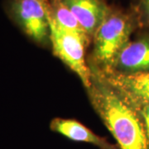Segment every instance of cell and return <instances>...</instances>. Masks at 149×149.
Masks as SVG:
<instances>
[{"label": "cell", "instance_id": "1", "mask_svg": "<svg viewBox=\"0 0 149 149\" xmlns=\"http://www.w3.org/2000/svg\"><path fill=\"white\" fill-rule=\"evenodd\" d=\"M91 85L87 89L92 105L120 149H149V139L139 113L103 80L90 65Z\"/></svg>", "mask_w": 149, "mask_h": 149}, {"label": "cell", "instance_id": "2", "mask_svg": "<svg viewBox=\"0 0 149 149\" xmlns=\"http://www.w3.org/2000/svg\"><path fill=\"white\" fill-rule=\"evenodd\" d=\"M138 17L113 12L106 17L94 36L93 62L100 69H110L137 25Z\"/></svg>", "mask_w": 149, "mask_h": 149}, {"label": "cell", "instance_id": "3", "mask_svg": "<svg viewBox=\"0 0 149 149\" xmlns=\"http://www.w3.org/2000/svg\"><path fill=\"white\" fill-rule=\"evenodd\" d=\"M6 11L34 42L42 46L50 42L47 0H8Z\"/></svg>", "mask_w": 149, "mask_h": 149}, {"label": "cell", "instance_id": "4", "mask_svg": "<svg viewBox=\"0 0 149 149\" xmlns=\"http://www.w3.org/2000/svg\"><path fill=\"white\" fill-rule=\"evenodd\" d=\"M48 19L53 53L79 76L88 89L91 85V70L85 62V48L90 42L76 34L60 28L49 17Z\"/></svg>", "mask_w": 149, "mask_h": 149}, {"label": "cell", "instance_id": "5", "mask_svg": "<svg viewBox=\"0 0 149 149\" xmlns=\"http://www.w3.org/2000/svg\"><path fill=\"white\" fill-rule=\"evenodd\" d=\"M98 73L135 110L149 104V71L124 74L99 68Z\"/></svg>", "mask_w": 149, "mask_h": 149}, {"label": "cell", "instance_id": "6", "mask_svg": "<svg viewBox=\"0 0 149 149\" xmlns=\"http://www.w3.org/2000/svg\"><path fill=\"white\" fill-rule=\"evenodd\" d=\"M110 70L124 74L149 71V34L129 42L118 53Z\"/></svg>", "mask_w": 149, "mask_h": 149}, {"label": "cell", "instance_id": "7", "mask_svg": "<svg viewBox=\"0 0 149 149\" xmlns=\"http://www.w3.org/2000/svg\"><path fill=\"white\" fill-rule=\"evenodd\" d=\"M86 33L94 37L111 9L103 0H62Z\"/></svg>", "mask_w": 149, "mask_h": 149}, {"label": "cell", "instance_id": "8", "mask_svg": "<svg viewBox=\"0 0 149 149\" xmlns=\"http://www.w3.org/2000/svg\"><path fill=\"white\" fill-rule=\"evenodd\" d=\"M51 129L67 139L78 142L91 143L100 149H120L108 140L93 133L82 123L73 119L54 118L50 124Z\"/></svg>", "mask_w": 149, "mask_h": 149}, {"label": "cell", "instance_id": "9", "mask_svg": "<svg viewBox=\"0 0 149 149\" xmlns=\"http://www.w3.org/2000/svg\"><path fill=\"white\" fill-rule=\"evenodd\" d=\"M47 14L49 18L60 28L80 36L88 42H91V37L86 33L62 0H47Z\"/></svg>", "mask_w": 149, "mask_h": 149}, {"label": "cell", "instance_id": "10", "mask_svg": "<svg viewBox=\"0 0 149 149\" xmlns=\"http://www.w3.org/2000/svg\"><path fill=\"white\" fill-rule=\"evenodd\" d=\"M138 20L149 24V0H140L138 6Z\"/></svg>", "mask_w": 149, "mask_h": 149}, {"label": "cell", "instance_id": "11", "mask_svg": "<svg viewBox=\"0 0 149 149\" xmlns=\"http://www.w3.org/2000/svg\"><path fill=\"white\" fill-rule=\"evenodd\" d=\"M136 111L139 113V116L142 118L144 126L147 131V134L149 139V104L143 105L141 108H139L138 110Z\"/></svg>", "mask_w": 149, "mask_h": 149}]
</instances>
